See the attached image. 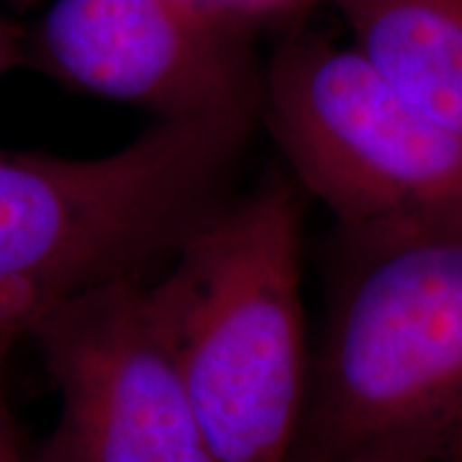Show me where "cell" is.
<instances>
[{"label": "cell", "mask_w": 462, "mask_h": 462, "mask_svg": "<svg viewBox=\"0 0 462 462\" xmlns=\"http://www.w3.org/2000/svg\"><path fill=\"white\" fill-rule=\"evenodd\" d=\"M257 116L154 121L100 157L0 149V391L57 309L178 249L224 203Z\"/></svg>", "instance_id": "6da1fadb"}, {"label": "cell", "mask_w": 462, "mask_h": 462, "mask_svg": "<svg viewBox=\"0 0 462 462\" xmlns=\"http://www.w3.org/2000/svg\"><path fill=\"white\" fill-rule=\"evenodd\" d=\"M26 62V33L0 16V75Z\"/></svg>", "instance_id": "30bf717a"}, {"label": "cell", "mask_w": 462, "mask_h": 462, "mask_svg": "<svg viewBox=\"0 0 462 462\" xmlns=\"http://www.w3.org/2000/svg\"><path fill=\"white\" fill-rule=\"evenodd\" d=\"M260 118L345 236L462 234V139L349 42L288 26L263 65Z\"/></svg>", "instance_id": "277c9868"}, {"label": "cell", "mask_w": 462, "mask_h": 462, "mask_svg": "<svg viewBox=\"0 0 462 462\" xmlns=\"http://www.w3.org/2000/svg\"><path fill=\"white\" fill-rule=\"evenodd\" d=\"M208 14L239 32L254 33L264 26H293L316 3L327 0H196Z\"/></svg>", "instance_id": "ba28073f"}, {"label": "cell", "mask_w": 462, "mask_h": 462, "mask_svg": "<svg viewBox=\"0 0 462 462\" xmlns=\"http://www.w3.org/2000/svg\"><path fill=\"white\" fill-rule=\"evenodd\" d=\"M327 3L380 78L462 139V0Z\"/></svg>", "instance_id": "52a82bcc"}, {"label": "cell", "mask_w": 462, "mask_h": 462, "mask_svg": "<svg viewBox=\"0 0 462 462\" xmlns=\"http://www.w3.org/2000/svg\"><path fill=\"white\" fill-rule=\"evenodd\" d=\"M298 188L224 200L147 281L152 311L218 462H296L311 349Z\"/></svg>", "instance_id": "7a4b0ae2"}, {"label": "cell", "mask_w": 462, "mask_h": 462, "mask_svg": "<svg viewBox=\"0 0 462 462\" xmlns=\"http://www.w3.org/2000/svg\"><path fill=\"white\" fill-rule=\"evenodd\" d=\"M60 396L32 462H218L147 296L111 282L57 309L32 337Z\"/></svg>", "instance_id": "5b68a950"}, {"label": "cell", "mask_w": 462, "mask_h": 462, "mask_svg": "<svg viewBox=\"0 0 462 462\" xmlns=\"http://www.w3.org/2000/svg\"><path fill=\"white\" fill-rule=\"evenodd\" d=\"M26 62L154 121L260 118L264 62L254 36L196 0H51L26 33Z\"/></svg>", "instance_id": "8992f818"}, {"label": "cell", "mask_w": 462, "mask_h": 462, "mask_svg": "<svg viewBox=\"0 0 462 462\" xmlns=\"http://www.w3.org/2000/svg\"><path fill=\"white\" fill-rule=\"evenodd\" d=\"M342 239L296 462H462V234Z\"/></svg>", "instance_id": "3957f363"}, {"label": "cell", "mask_w": 462, "mask_h": 462, "mask_svg": "<svg viewBox=\"0 0 462 462\" xmlns=\"http://www.w3.org/2000/svg\"><path fill=\"white\" fill-rule=\"evenodd\" d=\"M0 462H32V452L23 445L16 419L3 401V391H0Z\"/></svg>", "instance_id": "9c48e42d"}, {"label": "cell", "mask_w": 462, "mask_h": 462, "mask_svg": "<svg viewBox=\"0 0 462 462\" xmlns=\"http://www.w3.org/2000/svg\"><path fill=\"white\" fill-rule=\"evenodd\" d=\"M331 462H421L406 457V455H360V457H345V460H331Z\"/></svg>", "instance_id": "8fae6325"}]
</instances>
